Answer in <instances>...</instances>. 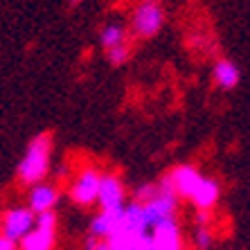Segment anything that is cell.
I'll return each instance as SVG.
<instances>
[{
    "label": "cell",
    "mask_w": 250,
    "mask_h": 250,
    "mask_svg": "<svg viewBox=\"0 0 250 250\" xmlns=\"http://www.w3.org/2000/svg\"><path fill=\"white\" fill-rule=\"evenodd\" d=\"M50 156H52V135L50 133H41L36 135L29 142L27 151H25L23 160L18 165V181L23 185L34 187L47 176L50 169Z\"/></svg>",
    "instance_id": "cell-1"
},
{
    "label": "cell",
    "mask_w": 250,
    "mask_h": 250,
    "mask_svg": "<svg viewBox=\"0 0 250 250\" xmlns=\"http://www.w3.org/2000/svg\"><path fill=\"white\" fill-rule=\"evenodd\" d=\"M145 208V214L149 219V226H156L160 221H167V219H174L176 209H178V194L174 192V185L169 181V176L160 178L158 183V194L153 201H149Z\"/></svg>",
    "instance_id": "cell-2"
},
{
    "label": "cell",
    "mask_w": 250,
    "mask_h": 250,
    "mask_svg": "<svg viewBox=\"0 0 250 250\" xmlns=\"http://www.w3.org/2000/svg\"><path fill=\"white\" fill-rule=\"evenodd\" d=\"M165 23V12L160 7V0H142L133 12V21H131V27H133V34L140 39H151L153 34L160 32Z\"/></svg>",
    "instance_id": "cell-3"
},
{
    "label": "cell",
    "mask_w": 250,
    "mask_h": 250,
    "mask_svg": "<svg viewBox=\"0 0 250 250\" xmlns=\"http://www.w3.org/2000/svg\"><path fill=\"white\" fill-rule=\"evenodd\" d=\"M54 232H57V214L54 212L39 214L34 230L21 241V250H52Z\"/></svg>",
    "instance_id": "cell-4"
},
{
    "label": "cell",
    "mask_w": 250,
    "mask_h": 250,
    "mask_svg": "<svg viewBox=\"0 0 250 250\" xmlns=\"http://www.w3.org/2000/svg\"><path fill=\"white\" fill-rule=\"evenodd\" d=\"M99 185H102V174L95 171V169H83L82 174H79V178L70 187V198H72L77 205L88 208V205L97 203Z\"/></svg>",
    "instance_id": "cell-5"
},
{
    "label": "cell",
    "mask_w": 250,
    "mask_h": 250,
    "mask_svg": "<svg viewBox=\"0 0 250 250\" xmlns=\"http://www.w3.org/2000/svg\"><path fill=\"white\" fill-rule=\"evenodd\" d=\"M36 226V214L29 208H14L2 219V234L12 241H23Z\"/></svg>",
    "instance_id": "cell-6"
},
{
    "label": "cell",
    "mask_w": 250,
    "mask_h": 250,
    "mask_svg": "<svg viewBox=\"0 0 250 250\" xmlns=\"http://www.w3.org/2000/svg\"><path fill=\"white\" fill-rule=\"evenodd\" d=\"M124 185L115 174H102V185H99V198L97 203L102 212L108 209H124Z\"/></svg>",
    "instance_id": "cell-7"
},
{
    "label": "cell",
    "mask_w": 250,
    "mask_h": 250,
    "mask_svg": "<svg viewBox=\"0 0 250 250\" xmlns=\"http://www.w3.org/2000/svg\"><path fill=\"white\" fill-rule=\"evenodd\" d=\"M151 244L156 250H183V234L176 219L160 221L151 228Z\"/></svg>",
    "instance_id": "cell-8"
},
{
    "label": "cell",
    "mask_w": 250,
    "mask_h": 250,
    "mask_svg": "<svg viewBox=\"0 0 250 250\" xmlns=\"http://www.w3.org/2000/svg\"><path fill=\"white\" fill-rule=\"evenodd\" d=\"M167 176H169V181H171V185H174V192L185 198H192L198 183L203 181L201 171L196 167H192V165H181V167L171 169V174H167Z\"/></svg>",
    "instance_id": "cell-9"
},
{
    "label": "cell",
    "mask_w": 250,
    "mask_h": 250,
    "mask_svg": "<svg viewBox=\"0 0 250 250\" xmlns=\"http://www.w3.org/2000/svg\"><path fill=\"white\" fill-rule=\"evenodd\" d=\"M59 203V189L54 185H47V183H39L29 189V203L27 208L34 212L36 216L45 214V212H52L54 205Z\"/></svg>",
    "instance_id": "cell-10"
},
{
    "label": "cell",
    "mask_w": 250,
    "mask_h": 250,
    "mask_svg": "<svg viewBox=\"0 0 250 250\" xmlns=\"http://www.w3.org/2000/svg\"><path fill=\"white\" fill-rule=\"evenodd\" d=\"M122 212L124 209H108V212L97 214L93 221H90V234L108 241V239L120 232V228H122Z\"/></svg>",
    "instance_id": "cell-11"
},
{
    "label": "cell",
    "mask_w": 250,
    "mask_h": 250,
    "mask_svg": "<svg viewBox=\"0 0 250 250\" xmlns=\"http://www.w3.org/2000/svg\"><path fill=\"white\" fill-rule=\"evenodd\" d=\"M151 226L145 214V208L138 203H131L124 208L122 212V228L120 232H131V234H149Z\"/></svg>",
    "instance_id": "cell-12"
},
{
    "label": "cell",
    "mask_w": 250,
    "mask_h": 250,
    "mask_svg": "<svg viewBox=\"0 0 250 250\" xmlns=\"http://www.w3.org/2000/svg\"><path fill=\"white\" fill-rule=\"evenodd\" d=\"M219 196H221V187H219V183H216L214 178H205V176H203V181L198 183L196 192L192 194V198H189V201L194 203V208L208 212L209 208H214V205H216Z\"/></svg>",
    "instance_id": "cell-13"
},
{
    "label": "cell",
    "mask_w": 250,
    "mask_h": 250,
    "mask_svg": "<svg viewBox=\"0 0 250 250\" xmlns=\"http://www.w3.org/2000/svg\"><path fill=\"white\" fill-rule=\"evenodd\" d=\"M111 250H156L149 234H131V232H117L108 239Z\"/></svg>",
    "instance_id": "cell-14"
},
{
    "label": "cell",
    "mask_w": 250,
    "mask_h": 250,
    "mask_svg": "<svg viewBox=\"0 0 250 250\" xmlns=\"http://www.w3.org/2000/svg\"><path fill=\"white\" fill-rule=\"evenodd\" d=\"M212 77L214 82L221 88H234L239 83V68L232 63V61H216L214 70H212Z\"/></svg>",
    "instance_id": "cell-15"
},
{
    "label": "cell",
    "mask_w": 250,
    "mask_h": 250,
    "mask_svg": "<svg viewBox=\"0 0 250 250\" xmlns=\"http://www.w3.org/2000/svg\"><path fill=\"white\" fill-rule=\"evenodd\" d=\"M124 43H128V34H126V29H124V25L111 23L102 29V45L106 47V52L117 45H124Z\"/></svg>",
    "instance_id": "cell-16"
},
{
    "label": "cell",
    "mask_w": 250,
    "mask_h": 250,
    "mask_svg": "<svg viewBox=\"0 0 250 250\" xmlns=\"http://www.w3.org/2000/svg\"><path fill=\"white\" fill-rule=\"evenodd\" d=\"M156 194H158V185H153V183H146V185H142V187H138L135 189V203L138 205H146L149 201H153L156 198Z\"/></svg>",
    "instance_id": "cell-17"
},
{
    "label": "cell",
    "mask_w": 250,
    "mask_h": 250,
    "mask_svg": "<svg viewBox=\"0 0 250 250\" xmlns=\"http://www.w3.org/2000/svg\"><path fill=\"white\" fill-rule=\"evenodd\" d=\"M128 57H131V47H128V43H124V45H117V47H113V50H108V61H111L113 65H122Z\"/></svg>",
    "instance_id": "cell-18"
},
{
    "label": "cell",
    "mask_w": 250,
    "mask_h": 250,
    "mask_svg": "<svg viewBox=\"0 0 250 250\" xmlns=\"http://www.w3.org/2000/svg\"><path fill=\"white\" fill-rule=\"evenodd\" d=\"M212 241H214L212 232H209L205 226H198L196 228V234H194V244H196V248L198 250H208L209 246H212Z\"/></svg>",
    "instance_id": "cell-19"
},
{
    "label": "cell",
    "mask_w": 250,
    "mask_h": 250,
    "mask_svg": "<svg viewBox=\"0 0 250 250\" xmlns=\"http://www.w3.org/2000/svg\"><path fill=\"white\" fill-rule=\"evenodd\" d=\"M86 250H111L108 248V241L106 239H97V237H90L86 239Z\"/></svg>",
    "instance_id": "cell-20"
},
{
    "label": "cell",
    "mask_w": 250,
    "mask_h": 250,
    "mask_svg": "<svg viewBox=\"0 0 250 250\" xmlns=\"http://www.w3.org/2000/svg\"><path fill=\"white\" fill-rule=\"evenodd\" d=\"M0 250H16V241H12L5 234H0Z\"/></svg>",
    "instance_id": "cell-21"
},
{
    "label": "cell",
    "mask_w": 250,
    "mask_h": 250,
    "mask_svg": "<svg viewBox=\"0 0 250 250\" xmlns=\"http://www.w3.org/2000/svg\"><path fill=\"white\" fill-rule=\"evenodd\" d=\"M208 212H203V209H198V214H196V223L198 226H205V223H208Z\"/></svg>",
    "instance_id": "cell-22"
},
{
    "label": "cell",
    "mask_w": 250,
    "mask_h": 250,
    "mask_svg": "<svg viewBox=\"0 0 250 250\" xmlns=\"http://www.w3.org/2000/svg\"><path fill=\"white\" fill-rule=\"evenodd\" d=\"M75 2H79V0H72V5H75Z\"/></svg>",
    "instance_id": "cell-23"
}]
</instances>
